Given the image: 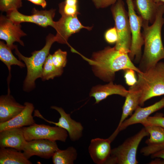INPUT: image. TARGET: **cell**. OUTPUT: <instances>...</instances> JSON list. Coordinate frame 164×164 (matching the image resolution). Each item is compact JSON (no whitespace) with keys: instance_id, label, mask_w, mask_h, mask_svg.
Segmentation results:
<instances>
[{"instance_id":"1","label":"cell","mask_w":164,"mask_h":164,"mask_svg":"<svg viewBox=\"0 0 164 164\" xmlns=\"http://www.w3.org/2000/svg\"><path fill=\"white\" fill-rule=\"evenodd\" d=\"M81 56L91 66L94 74L107 82L113 81L116 72L120 70L131 69L137 73L141 72L133 64L128 53L114 47L108 46L95 52L90 59Z\"/></svg>"},{"instance_id":"2","label":"cell","mask_w":164,"mask_h":164,"mask_svg":"<svg viewBox=\"0 0 164 164\" xmlns=\"http://www.w3.org/2000/svg\"><path fill=\"white\" fill-rule=\"evenodd\" d=\"M164 4L160 5L153 23L151 26L142 21V32L144 50L138 67L144 72L164 59V47L162 41L161 31L164 24Z\"/></svg>"},{"instance_id":"3","label":"cell","mask_w":164,"mask_h":164,"mask_svg":"<svg viewBox=\"0 0 164 164\" xmlns=\"http://www.w3.org/2000/svg\"><path fill=\"white\" fill-rule=\"evenodd\" d=\"M55 42V36L49 34L46 37L44 46L41 50L32 52L30 57L23 55L16 46L15 49V53L19 60L24 62L27 69V75L23 83L24 91H30L35 87V81L37 79L41 78L43 64L49 54L52 45Z\"/></svg>"},{"instance_id":"4","label":"cell","mask_w":164,"mask_h":164,"mask_svg":"<svg viewBox=\"0 0 164 164\" xmlns=\"http://www.w3.org/2000/svg\"><path fill=\"white\" fill-rule=\"evenodd\" d=\"M135 84L141 91V106L152 98L164 95V62L159 61L145 72L138 73Z\"/></svg>"},{"instance_id":"5","label":"cell","mask_w":164,"mask_h":164,"mask_svg":"<svg viewBox=\"0 0 164 164\" xmlns=\"http://www.w3.org/2000/svg\"><path fill=\"white\" fill-rule=\"evenodd\" d=\"M149 134L144 127L137 134L126 139L121 144L111 150L105 164H137V152L142 139Z\"/></svg>"},{"instance_id":"6","label":"cell","mask_w":164,"mask_h":164,"mask_svg":"<svg viewBox=\"0 0 164 164\" xmlns=\"http://www.w3.org/2000/svg\"><path fill=\"white\" fill-rule=\"evenodd\" d=\"M111 10L118 35V39L114 47L128 54L132 36L128 12L125 10L123 0H118L111 5Z\"/></svg>"},{"instance_id":"7","label":"cell","mask_w":164,"mask_h":164,"mask_svg":"<svg viewBox=\"0 0 164 164\" xmlns=\"http://www.w3.org/2000/svg\"><path fill=\"white\" fill-rule=\"evenodd\" d=\"M128 9V14L131 33L132 40L128 56L132 60L139 63L142 56V47L144 40L141 29L142 19L135 12L133 0H126Z\"/></svg>"},{"instance_id":"8","label":"cell","mask_w":164,"mask_h":164,"mask_svg":"<svg viewBox=\"0 0 164 164\" xmlns=\"http://www.w3.org/2000/svg\"><path fill=\"white\" fill-rule=\"evenodd\" d=\"M27 141L35 139H47L65 142L68 136L67 131L57 126H51L44 124H34L22 127Z\"/></svg>"},{"instance_id":"9","label":"cell","mask_w":164,"mask_h":164,"mask_svg":"<svg viewBox=\"0 0 164 164\" xmlns=\"http://www.w3.org/2000/svg\"><path fill=\"white\" fill-rule=\"evenodd\" d=\"M61 17L57 21L54 22L53 28L56 30L55 36L56 42L61 44H68L69 38L73 34L79 32L82 29L91 30L92 27L84 26L81 24L77 18V15L73 16L65 14L59 10Z\"/></svg>"},{"instance_id":"10","label":"cell","mask_w":164,"mask_h":164,"mask_svg":"<svg viewBox=\"0 0 164 164\" xmlns=\"http://www.w3.org/2000/svg\"><path fill=\"white\" fill-rule=\"evenodd\" d=\"M56 10L51 9L49 10H39L34 8L32 14L26 15L19 12L18 9H15L7 12V17L13 22L17 24L22 22H30L39 26L45 27L54 26L53 18Z\"/></svg>"},{"instance_id":"11","label":"cell","mask_w":164,"mask_h":164,"mask_svg":"<svg viewBox=\"0 0 164 164\" xmlns=\"http://www.w3.org/2000/svg\"><path fill=\"white\" fill-rule=\"evenodd\" d=\"M50 108L56 111L60 117L57 122L47 120L40 113L38 110L34 111V116L40 118L46 122L66 130L71 140L75 142L79 140L82 136L84 127L80 122L72 119L70 114L67 113L62 108L56 106H51Z\"/></svg>"},{"instance_id":"12","label":"cell","mask_w":164,"mask_h":164,"mask_svg":"<svg viewBox=\"0 0 164 164\" xmlns=\"http://www.w3.org/2000/svg\"><path fill=\"white\" fill-rule=\"evenodd\" d=\"M20 24L15 23L7 16L1 15L0 39L5 41L7 45L12 50L15 49L16 46L13 44L15 42L24 46V43L21 38L26 34L22 30Z\"/></svg>"},{"instance_id":"13","label":"cell","mask_w":164,"mask_h":164,"mask_svg":"<svg viewBox=\"0 0 164 164\" xmlns=\"http://www.w3.org/2000/svg\"><path fill=\"white\" fill-rule=\"evenodd\" d=\"M59 149L55 141L35 139L27 141L22 151L24 156L28 159L34 155L49 159Z\"/></svg>"},{"instance_id":"14","label":"cell","mask_w":164,"mask_h":164,"mask_svg":"<svg viewBox=\"0 0 164 164\" xmlns=\"http://www.w3.org/2000/svg\"><path fill=\"white\" fill-rule=\"evenodd\" d=\"M164 108V97L159 101L148 107H142L138 106L130 117L125 120L119 128L115 130L110 136L114 139L118 133L128 126L138 123H141L153 113Z\"/></svg>"},{"instance_id":"15","label":"cell","mask_w":164,"mask_h":164,"mask_svg":"<svg viewBox=\"0 0 164 164\" xmlns=\"http://www.w3.org/2000/svg\"><path fill=\"white\" fill-rule=\"evenodd\" d=\"M110 139L99 138L92 139L88 148L89 153L96 164H104L110 157L111 150Z\"/></svg>"},{"instance_id":"16","label":"cell","mask_w":164,"mask_h":164,"mask_svg":"<svg viewBox=\"0 0 164 164\" xmlns=\"http://www.w3.org/2000/svg\"><path fill=\"white\" fill-rule=\"evenodd\" d=\"M27 142L22 128H12L0 132V148H11L22 151Z\"/></svg>"},{"instance_id":"17","label":"cell","mask_w":164,"mask_h":164,"mask_svg":"<svg viewBox=\"0 0 164 164\" xmlns=\"http://www.w3.org/2000/svg\"><path fill=\"white\" fill-rule=\"evenodd\" d=\"M24 105V109L15 117L6 122L0 123V132L10 128H22L35 124L32 116L34 109L33 104L26 102Z\"/></svg>"},{"instance_id":"18","label":"cell","mask_w":164,"mask_h":164,"mask_svg":"<svg viewBox=\"0 0 164 164\" xmlns=\"http://www.w3.org/2000/svg\"><path fill=\"white\" fill-rule=\"evenodd\" d=\"M25 107L24 105L17 102L10 93L1 95L0 97V123L6 122L15 117Z\"/></svg>"},{"instance_id":"19","label":"cell","mask_w":164,"mask_h":164,"mask_svg":"<svg viewBox=\"0 0 164 164\" xmlns=\"http://www.w3.org/2000/svg\"><path fill=\"white\" fill-rule=\"evenodd\" d=\"M128 92L122 85L114 84L113 81L104 85H99L92 88L89 96L94 97L95 104H97L109 96L116 94L125 97Z\"/></svg>"},{"instance_id":"20","label":"cell","mask_w":164,"mask_h":164,"mask_svg":"<svg viewBox=\"0 0 164 164\" xmlns=\"http://www.w3.org/2000/svg\"><path fill=\"white\" fill-rule=\"evenodd\" d=\"M141 94V90L136 84L130 86L128 90V93L125 97V100L122 107L121 117L116 130L119 128L128 116L132 114L133 111H135L139 106Z\"/></svg>"},{"instance_id":"21","label":"cell","mask_w":164,"mask_h":164,"mask_svg":"<svg viewBox=\"0 0 164 164\" xmlns=\"http://www.w3.org/2000/svg\"><path fill=\"white\" fill-rule=\"evenodd\" d=\"M133 1L135 10L143 21L152 24L158 9L162 3H157L153 0H134Z\"/></svg>"},{"instance_id":"22","label":"cell","mask_w":164,"mask_h":164,"mask_svg":"<svg viewBox=\"0 0 164 164\" xmlns=\"http://www.w3.org/2000/svg\"><path fill=\"white\" fill-rule=\"evenodd\" d=\"M0 164H31L23 152L11 148H0Z\"/></svg>"},{"instance_id":"23","label":"cell","mask_w":164,"mask_h":164,"mask_svg":"<svg viewBox=\"0 0 164 164\" xmlns=\"http://www.w3.org/2000/svg\"><path fill=\"white\" fill-rule=\"evenodd\" d=\"M12 50L3 41H0V60L7 67L9 71L7 78L8 85V92H10L9 84L11 77V67L12 65H17L21 68L24 67L26 65L20 60H18L12 54Z\"/></svg>"},{"instance_id":"24","label":"cell","mask_w":164,"mask_h":164,"mask_svg":"<svg viewBox=\"0 0 164 164\" xmlns=\"http://www.w3.org/2000/svg\"><path fill=\"white\" fill-rule=\"evenodd\" d=\"M76 149L70 146L65 150L59 149L52 157L54 164H73L77 157Z\"/></svg>"},{"instance_id":"25","label":"cell","mask_w":164,"mask_h":164,"mask_svg":"<svg viewBox=\"0 0 164 164\" xmlns=\"http://www.w3.org/2000/svg\"><path fill=\"white\" fill-rule=\"evenodd\" d=\"M143 126L150 136L145 141L148 145L164 144V128L155 125H148Z\"/></svg>"},{"instance_id":"26","label":"cell","mask_w":164,"mask_h":164,"mask_svg":"<svg viewBox=\"0 0 164 164\" xmlns=\"http://www.w3.org/2000/svg\"><path fill=\"white\" fill-rule=\"evenodd\" d=\"M52 55L49 54L43 65L41 78L42 80L53 79L54 77L61 75L63 69L57 68L53 64L52 60Z\"/></svg>"},{"instance_id":"27","label":"cell","mask_w":164,"mask_h":164,"mask_svg":"<svg viewBox=\"0 0 164 164\" xmlns=\"http://www.w3.org/2000/svg\"><path fill=\"white\" fill-rule=\"evenodd\" d=\"M77 0H65L59 4V9L68 15H78L80 13L77 10Z\"/></svg>"},{"instance_id":"28","label":"cell","mask_w":164,"mask_h":164,"mask_svg":"<svg viewBox=\"0 0 164 164\" xmlns=\"http://www.w3.org/2000/svg\"><path fill=\"white\" fill-rule=\"evenodd\" d=\"M67 52L59 49L52 56V62L57 68L63 69L66 66L67 62Z\"/></svg>"},{"instance_id":"29","label":"cell","mask_w":164,"mask_h":164,"mask_svg":"<svg viewBox=\"0 0 164 164\" xmlns=\"http://www.w3.org/2000/svg\"><path fill=\"white\" fill-rule=\"evenodd\" d=\"M22 6V0H0V9L6 12L18 9Z\"/></svg>"},{"instance_id":"30","label":"cell","mask_w":164,"mask_h":164,"mask_svg":"<svg viewBox=\"0 0 164 164\" xmlns=\"http://www.w3.org/2000/svg\"><path fill=\"white\" fill-rule=\"evenodd\" d=\"M143 125H152L161 126L164 128V117L160 115L149 116L140 123Z\"/></svg>"},{"instance_id":"31","label":"cell","mask_w":164,"mask_h":164,"mask_svg":"<svg viewBox=\"0 0 164 164\" xmlns=\"http://www.w3.org/2000/svg\"><path fill=\"white\" fill-rule=\"evenodd\" d=\"M124 71V77L126 84L130 86L134 85L137 81V78L136 77L135 73V71L131 69H127Z\"/></svg>"},{"instance_id":"32","label":"cell","mask_w":164,"mask_h":164,"mask_svg":"<svg viewBox=\"0 0 164 164\" xmlns=\"http://www.w3.org/2000/svg\"><path fill=\"white\" fill-rule=\"evenodd\" d=\"M164 149V144L161 145H147L141 149L140 152L143 155L148 156Z\"/></svg>"},{"instance_id":"33","label":"cell","mask_w":164,"mask_h":164,"mask_svg":"<svg viewBox=\"0 0 164 164\" xmlns=\"http://www.w3.org/2000/svg\"><path fill=\"white\" fill-rule=\"evenodd\" d=\"M104 38L106 41L109 44L116 43L118 39V35L115 26L109 28L106 31Z\"/></svg>"},{"instance_id":"34","label":"cell","mask_w":164,"mask_h":164,"mask_svg":"<svg viewBox=\"0 0 164 164\" xmlns=\"http://www.w3.org/2000/svg\"><path fill=\"white\" fill-rule=\"evenodd\" d=\"M118 0H92L97 9L104 8L114 4Z\"/></svg>"},{"instance_id":"35","label":"cell","mask_w":164,"mask_h":164,"mask_svg":"<svg viewBox=\"0 0 164 164\" xmlns=\"http://www.w3.org/2000/svg\"><path fill=\"white\" fill-rule=\"evenodd\" d=\"M151 155L152 158L162 159L164 162V149L155 152Z\"/></svg>"},{"instance_id":"36","label":"cell","mask_w":164,"mask_h":164,"mask_svg":"<svg viewBox=\"0 0 164 164\" xmlns=\"http://www.w3.org/2000/svg\"><path fill=\"white\" fill-rule=\"evenodd\" d=\"M33 3L41 6L44 8L46 6V0H27Z\"/></svg>"},{"instance_id":"37","label":"cell","mask_w":164,"mask_h":164,"mask_svg":"<svg viewBox=\"0 0 164 164\" xmlns=\"http://www.w3.org/2000/svg\"><path fill=\"white\" fill-rule=\"evenodd\" d=\"M154 2L157 3H162L164 4V0H153Z\"/></svg>"}]
</instances>
